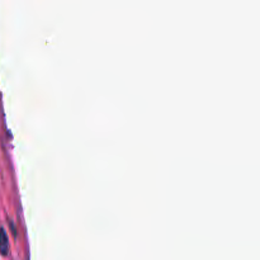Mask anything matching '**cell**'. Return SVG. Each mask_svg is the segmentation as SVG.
<instances>
[{
  "instance_id": "cell-1",
  "label": "cell",
  "mask_w": 260,
  "mask_h": 260,
  "mask_svg": "<svg viewBox=\"0 0 260 260\" xmlns=\"http://www.w3.org/2000/svg\"><path fill=\"white\" fill-rule=\"evenodd\" d=\"M8 251H9V244H8L7 234L3 229H0V253L3 255H7Z\"/></svg>"
}]
</instances>
